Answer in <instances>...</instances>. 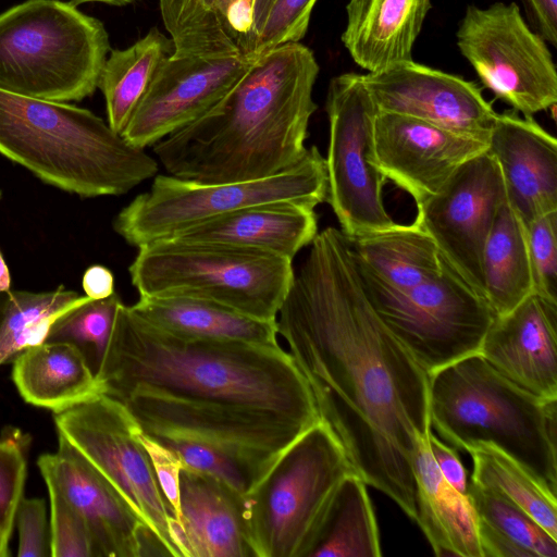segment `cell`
<instances>
[{
  "label": "cell",
  "mask_w": 557,
  "mask_h": 557,
  "mask_svg": "<svg viewBox=\"0 0 557 557\" xmlns=\"http://www.w3.org/2000/svg\"><path fill=\"white\" fill-rule=\"evenodd\" d=\"M276 330L355 472L414 520L412 461L431 433L430 375L375 312L341 230L310 244Z\"/></svg>",
  "instance_id": "cell-1"
},
{
  "label": "cell",
  "mask_w": 557,
  "mask_h": 557,
  "mask_svg": "<svg viewBox=\"0 0 557 557\" xmlns=\"http://www.w3.org/2000/svg\"><path fill=\"white\" fill-rule=\"evenodd\" d=\"M96 382L114 399L146 393L248 408L307 428L320 421L306 379L280 344L175 334L123 302Z\"/></svg>",
  "instance_id": "cell-2"
},
{
  "label": "cell",
  "mask_w": 557,
  "mask_h": 557,
  "mask_svg": "<svg viewBox=\"0 0 557 557\" xmlns=\"http://www.w3.org/2000/svg\"><path fill=\"white\" fill-rule=\"evenodd\" d=\"M317 59L300 42L257 58L206 114L157 141L168 174L199 183L260 180L287 170L307 151L317 110Z\"/></svg>",
  "instance_id": "cell-3"
},
{
  "label": "cell",
  "mask_w": 557,
  "mask_h": 557,
  "mask_svg": "<svg viewBox=\"0 0 557 557\" xmlns=\"http://www.w3.org/2000/svg\"><path fill=\"white\" fill-rule=\"evenodd\" d=\"M0 154L83 198L121 196L154 177V158L90 110L0 89Z\"/></svg>",
  "instance_id": "cell-4"
},
{
  "label": "cell",
  "mask_w": 557,
  "mask_h": 557,
  "mask_svg": "<svg viewBox=\"0 0 557 557\" xmlns=\"http://www.w3.org/2000/svg\"><path fill=\"white\" fill-rule=\"evenodd\" d=\"M429 375L431 426L443 438L498 448L557 496V399L523 389L479 352Z\"/></svg>",
  "instance_id": "cell-5"
},
{
  "label": "cell",
  "mask_w": 557,
  "mask_h": 557,
  "mask_svg": "<svg viewBox=\"0 0 557 557\" xmlns=\"http://www.w3.org/2000/svg\"><path fill=\"white\" fill-rule=\"evenodd\" d=\"M115 400L144 434L176 454L183 469L210 474L244 495L310 429L258 410L156 394Z\"/></svg>",
  "instance_id": "cell-6"
},
{
  "label": "cell",
  "mask_w": 557,
  "mask_h": 557,
  "mask_svg": "<svg viewBox=\"0 0 557 557\" xmlns=\"http://www.w3.org/2000/svg\"><path fill=\"white\" fill-rule=\"evenodd\" d=\"M111 50L101 21L61 0H26L0 14V89L57 102L98 88Z\"/></svg>",
  "instance_id": "cell-7"
},
{
  "label": "cell",
  "mask_w": 557,
  "mask_h": 557,
  "mask_svg": "<svg viewBox=\"0 0 557 557\" xmlns=\"http://www.w3.org/2000/svg\"><path fill=\"white\" fill-rule=\"evenodd\" d=\"M128 273L141 297L198 298L262 321H276L295 274L285 257L177 238L137 248Z\"/></svg>",
  "instance_id": "cell-8"
},
{
  "label": "cell",
  "mask_w": 557,
  "mask_h": 557,
  "mask_svg": "<svg viewBox=\"0 0 557 557\" xmlns=\"http://www.w3.org/2000/svg\"><path fill=\"white\" fill-rule=\"evenodd\" d=\"M351 473L321 420L299 436L246 495L256 557H309L338 486Z\"/></svg>",
  "instance_id": "cell-9"
},
{
  "label": "cell",
  "mask_w": 557,
  "mask_h": 557,
  "mask_svg": "<svg viewBox=\"0 0 557 557\" xmlns=\"http://www.w3.org/2000/svg\"><path fill=\"white\" fill-rule=\"evenodd\" d=\"M325 200V160L311 146L293 166L260 180L209 184L156 175L150 188L116 214L113 230L139 248L242 208L282 201L317 207Z\"/></svg>",
  "instance_id": "cell-10"
},
{
  "label": "cell",
  "mask_w": 557,
  "mask_h": 557,
  "mask_svg": "<svg viewBox=\"0 0 557 557\" xmlns=\"http://www.w3.org/2000/svg\"><path fill=\"white\" fill-rule=\"evenodd\" d=\"M58 436L74 447L150 529L169 556L182 557L174 543L175 518L138 438L140 428L123 404L97 392L53 413Z\"/></svg>",
  "instance_id": "cell-11"
},
{
  "label": "cell",
  "mask_w": 557,
  "mask_h": 557,
  "mask_svg": "<svg viewBox=\"0 0 557 557\" xmlns=\"http://www.w3.org/2000/svg\"><path fill=\"white\" fill-rule=\"evenodd\" d=\"M325 111L329 120L325 201L341 231L351 237L394 226L397 222L383 201L386 180L373 165V126L379 110L362 75L344 73L333 77Z\"/></svg>",
  "instance_id": "cell-12"
},
{
  "label": "cell",
  "mask_w": 557,
  "mask_h": 557,
  "mask_svg": "<svg viewBox=\"0 0 557 557\" xmlns=\"http://www.w3.org/2000/svg\"><path fill=\"white\" fill-rule=\"evenodd\" d=\"M367 295L384 324L429 374L479 352L496 317L445 260L438 274L410 289Z\"/></svg>",
  "instance_id": "cell-13"
},
{
  "label": "cell",
  "mask_w": 557,
  "mask_h": 557,
  "mask_svg": "<svg viewBox=\"0 0 557 557\" xmlns=\"http://www.w3.org/2000/svg\"><path fill=\"white\" fill-rule=\"evenodd\" d=\"M457 46L481 83L523 116L553 110L557 73L542 38L516 2L469 5L459 24Z\"/></svg>",
  "instance_id": "cell-14"
},
{
  "label": "cell",
  "mask_w": 557,
  "mask_h": 557,
  "mask_svg": "<svg viewBox=\"0 0 557 557\" xmlns=\"http://www.w3.org/2000/svg\"><path fill=\"white\" fill-rule=\"evenodd\" d=\"M505 201L500 171L486 149L461 164L435 194L416 203L413 222L433 239L445 262L482 296V252Z\"/></svg>",
  "instance_id": "cell-15"
},
{
  "label": "cell",
  "mask_w": 557,
  "mask_h": 557,
  "mask_svg": "<svg viewBox=\"0 0 557 557\" xmlns=\"http://www.w3.org/2000/svg\"><path fill=\"white\" fill-rule=\"evenodd\" d=\"M255 60L247 54L176 55L159 65L122 136L139 148L196 121L245 75Z\"/></svg>",
  "instance_id": "cell-16"
},
{
  "label": "cell",
  "mask_w": 557,
  "mask_h": 557,
  "mask_svg": "<svg viewBox=\"0 0 557 557\" xmlns=\"http://www.w3.org/2000/svg\"><path fill=\"white\" fill-rule=\"evenodd\" d=\"M38 458L47 487L55 490L84 519L97 557L169 556L110 483L64 438Z\"/></svg>",
  "instance_id": "cell-17"
},
{
  "label": "cell",
  "mask_w": 557,
  "mask_h": 557,
  "mask_svg": "<svg viewBox=\"0 0 557 557\" xmlns=\"http://www.w3.org/2000/svg\"><path fill=\"white\" fill-rule=\"evenodd\" d=\"M379 111L488 141L497 112L473 82L413 60L362 75Z\"/></svg>",
  "instance_id": "cell-18"
},
{
  "label": "cell",
  "mask_w": 557,
  "mask_h": 557,
  "mask_svg": "<svg viewBox=\"0 0 557 557\" xmlns=\"http://www.w3.org/2000/svg\"><path fill=\"white\" fill-rule=\"evenodd\" d=\"M487 141L426 122L377 111L373 126V165L408 193L414 203L435 194Z\"/></svg>",
  "instance_id": "cell-19"
},
{
  "label": "cell",
  "mask_w": 557,
  "mask_h": 557,
  "mask_svg": "<svg viewBox=\"0 0 557 557\" xmlns=\"http://www.w3.org/2000/svg\"><path fill=\"white\" fill-rule=\"evenodd\" d=\"M479 354L523 389L557 399V301L531 294L496 315Z\"/></svg>",
  "instance_id": "cell-20"
},
{
  "label": "cell",
  "mask_w": 557,
  "mask_h": 557,
  "mask_svg": "<svg viewBox=\"0 0 557 557\" xmlns=\"http://www.w3.org/2000/svg\"><path fill=\"white\" fill-rule=\"evenodd\" d=\"M487 151L502 174L506 200L523 225L557 211V140L533 117L498 113Z\"/></svg>",
  "instance_id": "cell-21"
},
{
  "label": "cell",
  "mask_w": 557,
  "mask_h": 557,
  "mask_svg": "<svg viewBox=\"0 0 557 557\" xmlns=\"http://www.w3.org/2000/svg\"><path fill=\"white\" fill-rule=\"evenodd\" d=\"M180 505L172 534L182 557H256L246 495L210 474L183 469Z\"/></svg>",
  "instance_id": "cell-22"
},
{
  "label": "cell",
  "mask_w": 557,
  "mask_h": 557,
  "mask_svg": "<svg viewBox=\"0 0 557 557\" xmlns=\"http://www.w3.org/2000/svg\"><path fill=\"white\" fill-rule=\"evenodd\" d=\"M314 208L294 201L246 207L194 225L171 238L232 246L293 260L319 233Z\"/></svg>",
  "instance_id": "cell-23"
},
{
  "label": "cell",
  "mask_w": 557,
  "mask_h": 557,
  "mask_svg": "<svg viewBox=\"0 0 557 557\" xmlns=\"http://www.w3.org/2000/svg\"><path fill=\"white\" fill-rule=\"evenodd\" d=\"M346 239L364 290L371 295L405 292L442 270L444 259L435 243L414 222Z\"/></svg>",
  "instance_id": "cell-24"
},
{
  "label": "cell",
  "mask_w": 557,
  "mask_h": 557,
  "mask_svg": "<svg viewBox=\"0 0 557 557\" xmlns=\"http://www.w3.org/2000/svg\"><path fill=\"white\" fill-rule=\"evenodd\" d=\"M431 0H349L342 41L369 73L412 60Z\"/></svg>",
  "instance_id": "cell-25"
},
{
  "label": "cell",
  "mask_w": 557,
  "mask_h": 557,
  "mask_svg": "<svg viewBox=\"0 0 557 557\" xmlns=\"http://www.w3.org/2000/svg\"><path fill=\"white\" fill-rule=\"evenodd\" d=\"M255 0H159L173 54L251 55Z\"/></svg>",
  "instance_id": "cell-26"
},
{
  "label": "cell",
  "mask_w": 557,
  "mask_h": 557,
  "mask_svg": "<svg viewBox=\"0 0 557 557\" xmlns=\"http://www.w3.org/2000/svg\"><path fill=\"white\" fill-rule=\"evenodd\" d=\"M416 521L438 557H483L474 509L442 475L431 454L429 435L419 441L412 461Z\"/></svg>",
  "instance_id": "cell-27"
},
{
  "label": "cell",
  "mask_w": 557,
  "mask_h": 557,
  "mask_svg": "<svg viewBox=\"0 0 557 557\" xmlns=\"http://www.w3.org/2000/svg\"><path fill=\"white\" fill-rule=\"evenodd\" d=\"M12 380L26 403L53 413L99 392L83 355L60 342H44L20 351L13 361Z\"/></svg>",
  "instance_id": "cell-28"
},
{
  "label": "cell",
  "mask_w": 557,
  "mask_h": 557,
  "mask_svg": "<svg viewBox=\"0 0 557 557\" xmlns=\"http://www.w3.org/2000/svg\"><path fill=\"white\" fill-rule=\"evenodd\" d=\"M131 308L148 322L184 336L278 344L276 321L258 320L198 298L139 296Z\"/></svg>",
  "instance_id": "cell-29"
},
{
  "label": "cell",
  "mask_w": 557,
  "mask_h": 557,
  "mask_svg": "<svg viewBox=\"0 0 557 557\" xmlns=\"http://www.w3.org/2000/svg\"><path fill=\"white\" fill-rule=\"evenodd\" d=\"M483 296L503 315L533 294L524 225L508 205L498 209L482 252Z\"/></svg>",
  "instance_id": "cell-30"
},
{
  "label": "cell",
  "mask_w": 557,
  "mask_h": 557,
  "mask_svg": "<svg viewBox=\"0 0 557 557\" xmlns=\"http://www.w3.org/2000/svg\"><path fill=\"white\" fill-rule=\"evenodd\" d=\"M468 496L483 557L557 556V539L521 508L472 480L468 483Z\"/></svg>",
  "instance_id": "cell-31"
},
{
  "label": "cell",
  "mask_w": 557,
  "mask_h": 557,
  "mask_svg": "<svg viewBox=\"0 0 557 557\" xmlns=\"http://www.w3.org/2000/svg\"><path fill=\"white\" fill-rule=\"evenodd\" d=\"M172 46L158 28L126 49L110 50L99 76L110 127L122 134Z\"/></svg>",
  "instance_id": "cell-32"
},
{
  "label": "cell",
  "mask_w": 557,
  "mask_h": 557,
  "mask_svg": "<svg viewBox=\"0 0 557 557\" xmlns=\"http://www.w3.org/2000/svg\"><path fill=\"white\" fill-rule=\"evenodd\" d=\"M364 481L346 476L338 486L309 557H380L379 529Z\"/></svg>",
  "instance_id": "cell-33"
},
{
  "label": "cell",
  "mask_w": 557,
  "mask_h": 557,
  "mask_svg": "<svg viewBox=\"0 0 557 557\" xmlns=\"http://www.w3.org/2000/svg\"><path fill=\"white\" fill-rule=\"evenodd\" d=\"M468 453L473 459L472 481L495 491L530 515L557 539L556 495L507 454L491 445Z\"/></svg>",
  "instance_id": "cell-34"
},
{
  "label": "cell",
  "mask_w": 557,
  "mask_h": 557,
  "mask_svg": "<svg viewBox=\"0 0 557 557\" xmlns=\"http://www.w3.org/2000/svg\"><path fill=\"white\" fill-rule=\"evenodd\" d=\"M88 299L62 285L48 292H8L0 325V366L23 349L44 343L60 315Z\"/></svg>",
  "instance_id": "cell-35"
},
{
  "label": "cell",
  "mask_w": 557,
  "mask_h": 557,
  "mask_svg": "<svg viewBox=\"0 0 557 557\" xmlns=\"http://www.w3.org/2000/svg\"><path fill=\"white\" fill-rule=\"evenodd\" d=\"M121 302L116 293L103 299H88L60 315L52 323L45 342L74 346L96 376Z\"/></svg>",
  "instance_id": "cell-36"
},
{
  "label": "cell",
  "mask_w": 557,
  "mask_h": 557,
  "mask_svg": "<svg viewBox=\"0 0 557 557\" xmlns=\"http://www.w3.org/2000/svg\"><path fill=\"white\" fill-rule=\"evenodd\" d=\"M524 230L533 294L557 301V211L532 220Z\"/></svg>",
  "instance_id": "cell-37"
},
{
  "label": "cell",
  "mask_w": 557,
  "mask_h": 557,
  "mask_svg": "<svg viewBox=\"0 0 557 557\" xmlns=\"http://www.w3.org/2000/svg\"><path fill=\"white\" fill-rule=\"evenodd\" d=\"M317 0H274L257 36L251 59L288 42H299L306 35Z\"/></svg>",
  "instance_id": "cell-38"
},
{
  "label": "cell",
  "mask_w": 557,
  "mask_h": 557,
  "mask_svg": "<svg viewBox=\"0 0 557 557\" xmlns=\"http://www.w3.org/2000/svg\"><path fill=\"white\" fill-rule=\"evenodd\" d=\"M50 500V548L53 557H97L88 528L55 490L48 487Z\"/></svg>",
  "instance_id": "cell-39"
},
{
  "label": "cell",
  "mask_w": 557,
  "mask_h": 557,
  "mask_svg": "<svg viewBox=\"0 0 557 557\" xmlns=\"http://www.w3.org/2000/svg\"><path fill=\"white\" fill-rule=\"evenodd\" d=\"M27 461L22 443L12 435L0 438V531L11 535L23 497Z\"/></svg>",
  "instance_id": "cell-40"
},
{
  "label": "cell",
  "mask_w": 557,
  "mask_h": 557,
  "mask_svg": "<svg viewBox=\"0 0 557 557\" xmlns=\"http://www.w3.org/2000/svg\"><path fill=\"white\" fill-rule=\"evenodd\" d=\"M15 522L18 529L20 557L51 556L50 528L47 520L46 502L38 497H22Z\"/></svg>",
  "instance_id": "cell-41"
},
{
  "label": "cell",
  "mask_w": 557,
  "mask_h": 557,
  "mask_svg": "<svg viewBox=\"0 0 557 557\" xmlns=\"http://www.w3.org/2000/svg\"><path fill=\"white\" fill-rule=\"evenodd\" d=\"M138 438L150 459L163 497L176 520V524H178L181 516L180 481L183 470L182 461L174 451L150 438L141 430L138 433Z\"/></svg>",
  "instance_id": "cell-42"
},
{
  "label": "cell",
  "mask_w": 557,
  "mask_h": 557,
  "mask_svg": "<svg viewBox=\"0 0 557 557\" xmlns=\"http://www.w3.org/2000/svg\"><path fill=\"white\" fill-rule=\"evenodd\" d=\"M431 454L444 479L462 494H468L466 470L455 449L442 443L432 433L429 434Z\"/></svg>",
  "instance_id": "cell-43"
},
{
  "label": "cell",
  "mask_w": 557,
  "mask_h": 557,
  "mask_svg": "<svg viewBox=\"0 0 557 557\" xmlns=\"http://www.w3.org/2000/svg\"><path fill=\"white\" fill-rule=\"evenodd\" d=\"M531 27L544 40L557 45V0H522Z\"/></svg>",
  "instance_id": "cell-44"
},
{
  "label": "cell",
  "mask_w": 557,
  "mask_h": 557,
  "mask_svg": "<svg viewBox=\"0 0 557 557\" xmlns=\"http://www.w3.org/2000/svg\"><path fill=\"white\" fill-rule=\"evenodd\" d=\"M85 295L90 299H103L113 295L114 276L104 265L94 264L86 269L82 278Z\"/></svg>",
  "instance_id": "cell-45"
},
{
  "label": "cell",
  "mask_w": 557,
  "mask_h": 557,
  "mask_svg": "<svg viewBox=\"0 0 557 557\" xmlns=\"http://www.w3.org/2000/svg\"><path fill=\"white\" fill-rule=\"evenodd\" d=\"M274 0H255L252 10V30L255 42L262 27L265 15ZM255 47V46H253Z\"/></svg>",
  "instance_id": "cell-46"
},
{
  "label": "cell",
  "mask_w": 557,
  "mask_h": 557,
  "mask_svg": "<svg viewBox=\"0 0 557 557\" xmlns=\"http://www.w3.org/2000/svg\"><path fill=\"white\" fill-rule=\"evenodd\" d=\"M11 290V274L0 249V293Z\"/></svg>",
  "instance_id": "cell-47"
},
{
  "label": "cell",
  "mask_w": 557,
  "mask_h": 557,
  "mask_svg": "<svg viewBox=\"0 0 557 557\" xmlns=\"http://www.w3.org/2000/svg\"><path fill=\"white\" fill-rule=\"evenodd\" d=\"M135 1H137V0H70L69 2H71L75 7H78L84 3H89V2H100V3L114 5V7H124V5L131 4Z\"/></svg>",
  "instance_id": "cell-48"
},
{
  "label": "cell",
  "mask_w": 557,
  "mask_h": 557,
  "mask_svg": "<svg viewBox=\"0 0 557 557\" xmlns=\"http://www.w3.org/2000/svg\"><path fill=\"white\" fill-rule=\"evenodd\" d=\"M8 293H0V325L3 319Z\"/></svg>",
  "instance_id": "cell-49"
},
{
  "label": "cell",
  "mask_w": 557,
  "mask_h": 557,
  "mask_svg": "<svg viewBox=\"0 0 557 557\" xmlns=\"http://www.w3.org/2000/svg\"><path fill=\"white\" fill-rule=\"evenodd\" d=\"M1 197H2V193H1V190H0V200H1Z\"/></svg>",
  "instance_id": "cell-50"
}]
</instances>
